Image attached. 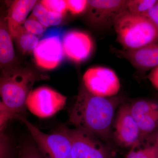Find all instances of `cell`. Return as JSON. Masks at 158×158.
Masks as SVG:
<instances>
[{
	"mask_svg": "<svg viewBox=\"0 0 158 158\" xmlns=\"http://www.w3.org/2000/svg\"><path fill=\"white\" fill-rule=\"evenodd\" d=\"M122 101L119 96H95L83 85L69 110V120L75 127L91 133L107 143L116 109Z\"/></svg>",
	"mask_w": 158,
	"mask_h": 158,
	"instance_id": "1",
	"label": "cell"
},
{
	"mask_svg": "<svg viewBox=\"0 0 158 158\" xmlns=\"http://www.w3.org/2000/svg\"><path fill=\"white\" fill-rule=\"evenodd\" d=\"M40 79L38 75L29 69L9 68L3 71L0 80L2 101L17 113L18 118L25 116L27 98L34 83Z\"/></svg>",
	"mask_w": 158,
	"mask_h": 158,
	"instance_id": "2",
	"label": "cell"
},
{
	"mask_svg": "<svg viewBox=\"0 0 158 158\" xmlns=\"http://www.w3.org/2000/svg\"><path fill=\"white\" fill-rule=\"evenodd\" d=\"M113 27L123 49H137L158 41L157 28L144 15L127 10L117 17Z\"/></svg>",
	"mask_w": 158,
	"mask_h": 158,
	"instance_id": "3",
	"label": "cell"
},
{
	"mask_svg": "<svg viewBox=\"0 0 158 158\" xmlns=\"http://www.w3.org/2000/svg\"><path fill=\"white\" fill-rule=\"evenodd\" d=\"M24 124L44 158H73L70 140L65 133L64 126L51 134L40 131L25 116L18 118Z\"/></svg>",
	"mask_w": 158,
	"mask_h": 158,
	"instance_id": "4",
	"label": "cell"
},
{
	"mask_svg": "<svg viewBox=\"0 0 158 158\" xmlns=\"http://www.w3.org/2000/svg\"><path fill=\"white\" fill-rule=\"evenodd\" d=\"M71 145L73 158H114L104 142L91 133L64 126Z\"/></svg>",
	"mask_w": 158,
	"mask_h": 158,
	"instance_id": "5",
	"label": "cell"
},
{
	"mask_svg": "<svg viewBox=\"0 0 158 158\" xmlns=\"http://www.w3.org/2000/svg\"><path fill=\"white\" fill-rule=\"evenodd\" d=\"M67 98L46 86L36 88L29 94L26 107L32 114L40 118L54 116L65 106Z\"/></svg>",
	"mask_w": 158,
	"mask_h": 158,
	"instance_id": "6",
	"label": "cell"
},
{
	"mask_svg": "<svg viewBox=\"0 0 158 158\" xmlns=\"http://www.w3.org/2000/svg\"><path fill=\"white\" fill-rule=\"evenodd\" d=\"M83 81L85 88L95 96L112 97L120 90V81L116 73L106 67L89 69L83 75Z\"/></svg>",
	"mask_w": 158,
	"mask_h": 158,
	"instance_id": "7",
	"label": "cell"
},
{
	"mask_svg": "<svg viewBox=\"0 0 158 158\" xmlns=\"http://www.w3.org/2000/svg\"><path fill=\"white\" fill-rule=\"evenodd\" d=\"M87 12L90 23L100 29L114 26L116 19L127 11L128 0L88 1Z\"/></svg>",
	"mask_w": 158,
	"mask_h": 158,
	"instance_id": "8",
	"label": "cell"
},
{
	"mask_svg": "<svg viewBox=\"0 0 158 158\" xmlns=\"http://www.w3.org/2000/svg\"><path fill=\"white\" fill-rule=\"evenodd\" d=\"M116 115L113 132L116 143L127 148L139 145L142 141L141 132L131 113L129 104L121 105Z\"/></svg>",
	"mask_w": 158,
	"mask_h": 158,
	"instance_id": "9",
	"label": "cell"
},
{
	"mask_svg": "<svg viewBox=\"0 0 158 158\" xmlns=\"http://www.w3.org/2000/svg\"><path fill=\"white\" fill-rule=\"evenodd\" d=\"M129 104L141 131L142 141L155 134L158 130V102L141 99Z\"/></svg>",
	"mask_w": 158,
	"mask_h": 158,
	"instance_id": "10",
	"label": "cell"
},
{
	"mask_svg": "<svg viewBox=\"0 0 158 158\" xmlns=\"http://www.w3.org/2000/svg\"><path fill=\"white\" fill-rule=\"evenodd\" d=\"M34 54L35 62L39 67L46 69L56 68L64 54L59 35L49 36L39 40Z\"/></svg>",
	"mask_w": 158,
	"mask_h": 158,
	"instance_id": "11",
	"label": "cell"
},
{
	"mask_svg": "<svg viewBox=\"0 0 158 158\" xmlns=\"http://www.w3.org/2000/svg\"><path fill=\"white\" fill-rule=\"evenodd\" d=\"M62 44L64 54L76 63L85 61L93 50V40L89 34L82 31H69L63 37Z\"/></svg>",
	"mask_w": 158,
	"mask_h": 158,
	"instance_id": "12",
	"label": "cell"
},
{
	"mask_svg": "<svg viewBox=\"0 0 158 158\" xmlns=\"http://www.w3.org/2000/svg\"><path fill=\"white\" fill-rule=\"evenodd\" d=\"M113 50L118 57L125 59L141 71L151 70L158 66V41L137 49Z\"/></svg>",
	"mask_w": 158,
	"mask_h": 158,
	"instance_id": "13",
	"label": "cell"
},
{
	"mask_svg": "<svg viewBox=\"0 0 158 158\" xmlns=\"http://www.w3.org/2000/svg\"><path fill=\"white\" fill-rule=\"evenodd\" d=\"M36 3L37 1L34 0H18L12 3L7 18V26L12 38L22 27L29 12L34 9Z\"/></svg>",
	"mask_w": 158,
	"mask_h": 158,
	"instance_id": "14",
	"label": "cell"
},
{
	"mask_svg": "<svg viewBox=\"0 0 158 158\" xmlns=\"http://www.w3.org/2000/svg\"><path fill=\"white\" fill-rule=\"evenodd\" d=\"M8 26L1 20L0 27V62L1 66L9 65L14 60L15 52L12 40Z\"/></svg>",
	"mask_w": 158,
	"mask_h": 158,
	"instance_id": "15",
	"label": "cell"
},
{
	"mask_svg": "<svg viewBox=\"0 0 158 158\" xmlns=\"http://www.w3.org/2000/svg\"><path fill=\"white\" fill-rule=\"evenodd\" d=\"M13 38L24 54H29L34 51L39 41L37 36L28 32L23 26L20 28Z\"/></svg>",
	"mask_w": 158,
	"mask_h": 158,
	"instance_id": "16",
	"label": "cell"
},
{
	"mask_svg": "<svg viewBox=\"0 0 158 158\" xmlns=\"http://www.w3.org/2000/svg\"><path fill=\"white\" fill-rule=\"evenodd\" d=\"M18 149L5 131H0V158H17Z\"/></svg>",
	"mask_w": 158,
	"mask_h": 158,
	"instance_id": "17",
	"label": "cell"
},
{
	"mask_svg": "<svg viewBox=\"0 0 158 158\" xmlns=\"http://www.w3.org/2000/svg\"><path fill=\"white\" fill-rule=\"evenodd\" d=\"M17 158H44L33 139H27L18 148Z\"/></svg>",
	"mask_w": 158,
	"mask_h": 158,
	"instance_id": "18",
	"label": "cell"
},
{
	"mask_svg": "<svg viewBox=\"0 0 158 158\" xmlns=\"http://www.w3.org/2000/svg\"><path fill=\"white\" fill-rule=\"evenodd\" d=\"M125 158H158V148L154 143L139 149L135 146L131 148Z\"/></svg>",
	"mask_w": 158,
	"mask_h": 158,
	"instance_id": "19",
	"label": "cell"
},
{
	"mask_svg": "<svg viewBox=\"0 0 158 158\" xmlns=\"http://www.w3.org/2000/svg\"><path fill=\"white\" fill-rule=\"evenodd\" d=\"M157 2V0H128L127 10L133 14L143 15Z\"/></svg>",
	"mask_w": 158,
	"mask_h": 158,
	"instance_id": "20",
	"label": "cell"
},
{
	"mask_svg": "<svg viewBox=\"0 0 158 158\" xmlns=\"http://www.w3.org/2000/svg\"><path fill=\"white\" fill-rule=\"evenodd\" d=\"M17 113L6 106L3 102H0V131L6 130L10 120L18 119Z\"/></svg>",
	"mask_w": 158,
	"mask_h": 158,
	"instance_id": "21",
	"label": "cell"
},
{
	"mask_svg": "<svg viewBox=\"0 0 158 158\" xmlns=\"http://www.w3.org/2000/svg\"><path fill=\"white\" fill-rule=\"evenodd\" d=\"M40 3L48 11L63 15L68 10L66 1L64 0H43Z\"/></svg>",
	"mask_w": 158,
	"mask_h": 158,
	"instance_id": "22",
	"label": "cell"
},
{
	"mask_svg": "<svg viewBox=\"0 0 158 158\" xmlns=\"http://www.w3.org/2000/svg\"><path fill=\"white\" fill-rule=\"evenodd\" d=\"M23 26L28 32L36 36L42 34L46 29L31 15L26 19Z\"/></svg>",
	"mask_w": 158,
	"mask_h": 158,
	"instance_id": "23",
	"label": "cell"
},
{
	"mask_svg": "<svg viewBox=\"0 0 158 158\" xmlns=\"http://www.w3.org/2000/svg\"><path fill=\"white\" fill-rule=\"evenodd\" d=\"M31 15L35 18L46 28L49 27L48 11L40 3L35 5Z\"/></svg>",
	"mask_w": 158,
	"mask_h": 158,
	"instance_id": "24",
	"label": "cell"
},
{
	"mask_svg": "<svg viewBox=\"0 0 158 158\" xmlns=\"http://www.w3.org/2000/svg\"><path fill=\"white\" fill-rule=\"evenodd\" d=\"M67 9L73 14L78 15L87 11L88 1L86 0H67Z\"/></svg>",
	"mask_w": 158,
	"mask_h": 158,
	"instance_id": "25",
	"label": "cell"
},
{
	"mask_svg": "<svg viewBox=\"0 0 158 158\" xmlns=\"http://www.w3.org/2000/svg\"><path fill=\"white\" fill-rule=\"evenodd\" d=\"M142 15L148 19L158 29V0H157L155 4Z\"/></svg>",
	"mask_w": 158,
	"mask_h": 158,
	"instance_id": "26",
	"label": "cell"
},
{
	"mask_svg": "<svg viewBox=\"0 0 158 158\" xmlns=\"http://www.w3.org/2000/svg\"><path fill=\"white\" fill-rule=\"evenodd\" d=\"M63 15L48 11L49 23L50 26H56L62 22Z\"/></svg>",
	"mask_w": 158,
	"mask_h": 158,
	"instance_id": "27",
	"label": "cell"
},
{
	"mask_svg": "<svg viewBox=\"0 0 158 158\" xmlns=\"http://www.w3.org/2000/svg\"><path fill=\"white\" fill-rule=\"evenodd\" d=\"M148 77L152 86L158 90V66L151 70Z\"/></svg>",
	"mask_w": 158,
	"mask_h": 158,
	"instance_id": "28",
	"label": "cell"
},
{
	"mask_svg": "<svg viewBox=\"0 0 158 158\" xmlns=\"http://www.w3.org/2000/svg\"><path fill=\"white\" fill-rule=\"evenodd\" d=\"M154 135V144H155L158 148V130L155 133Z\"/></svg>",
	"mask_w": 158,
	"mask_h": 158,
	"instance_id": "29",
	"label": "cell"
}]
</instances>
